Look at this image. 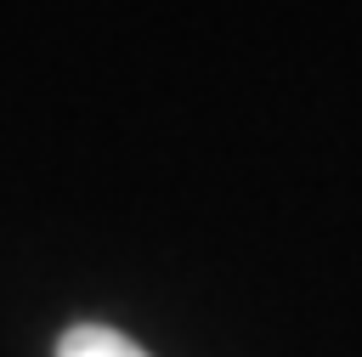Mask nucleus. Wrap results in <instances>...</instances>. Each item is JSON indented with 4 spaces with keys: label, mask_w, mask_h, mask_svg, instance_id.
<instances>
[{
    "label": "nucleus",
    "mask_w": 362,
    "mask_h": 357,
    "mask_svg": "<svg viewBox=\"0 0 362 357\" xmlns=\"http://www.w3.org/2000/svg\"><path fill=\"white\" fill-rule=\"evenodd\" d=\"M57 357H147L136 340H124L119 329H102V323H79L57 340Z\"/></svg>",
    "instance_id": "obj_1"
}]
</instances>
